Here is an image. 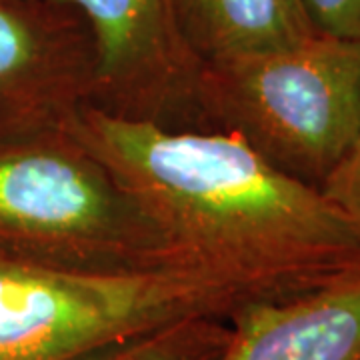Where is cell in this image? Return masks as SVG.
<instances>
[{
    "instance_id": "12",
    "label": "cell",
    "mask_w": 360,
    "mask_h": 360,
    "mask_svg": "<svg viewBox=\"0 0 360 360\" xmlns=\"http://www.w3.org/2000/svg\"><path fill=\"white\" fill-rule=\"evenodd\" d=\"M290 4H292V6H295V11L298 14H300V16H302V18H304V20H307V16H304V13H302V6H300V0H290ZM307 25H309V22H307Z\"/></svg>"
},
{
    "instance_id": "1",
    "label": "cell",
    "mask_w": 360,
    "mask_h": 360,
    "mask_svg": "<svg viewBox=\"0 0 360 360\" xmlns=\"http://www.w3.org/2000/svg\"><path fill=\"white\" fill-rule=\"evenodd\" d=\"M66 129L193 262L252 274L281 296L360 266V220L232 130H176L94 104Z\"/></svg>"
},
{
    "instance_id": "7",
    "label": "cell",
    "mask_w": 360,
    "mask_h": 360,
    "mask_svg": "<svg viewBox=\"0 0 360 360\" xmlns=\"http://www.w3.org/2000/svg\"><path fill=\"white\" fill-rule=\"evenodd\" d=\"M219 360H360V266L300 295L232 312Z\"/></svg>"
},
{
    "instance_id": "9",
    "label": "cell",
    "mask_w": 360,
    "mask_h": 360,
    "mask_svg": "<svg viewBox=\"0 0 360 360\" xmlns=\"http://www.w3.org/2000/svg\"><path fill=\"white\" fill-rule=\"evenodd\" d=\"M229 340V319L191 316L72 360H219Z\"/></svg>"
},
{
    "instance_id": "5",
    "label": "cell",
    "mask_w": 360,
    "mask_h": 360,
    "mask_svg": "<svg viewBox=\"0 0 360 360\" xmlns=\"http://www.w3.org/2000/svg\"><path fill=\"white\" fill-rule=\"evenodd\" d=\"M72 8L94 49L92 104L168 127L196 112L202 60L186 42L172 0H52Z\"/></svg>"
},
{
    "instance_id": "8",
    "label": "cell",
    "mask_w": 360,
    "mask_h": 360,
    "mask_svg": "<svg viewBox=\"0 0 360 360\" xmlns=\"http://www.w3.org/2000/svg\"><path fill=\"white\" fill-rule=\"evenodd\" d=\"M172 6L202 63L276 51L314 34L290 0H172Z\"/></svg>"
},
{
    "instance_id": "10",
    "label": "cell",
    "mask_w": 360,
    "mask_h": 360,
    "mask_svg": "<svg viewBox=\"0 0 360 360\" xmlns=\"http://www.w3.org/2000/svg\"><path fill=\"white\" fill-rule=\"evenodd\" d=\"M300 6L312 32L360 42V0H300Z\"/></svg>"
},
{
    "instance_id": "6",
    "label": "cell",
    "mask_w": 360,
    "mask_h": 360,
    "mask_svg": "<svg viewBox=\"0 0 360 360\" xmlns=\"http://www.w3.org/2000/svg\"><path fill=\"white\" fill-rule=\"evenodd\" d=\"M92 94L84 20L52 0H0V141L63 129Z\"/></svg>"
},
{
    "instance_id": "4",
    "label": "cell",
    "mask_w": 360,
    "mask_h": 360,
    "mask_svg": "<svg viewBox=\"0 0 360 360\" xmlns=\"http://www.w3.org/2000/svg\"><path fill=\"white\" fill-rule=\"evenodd\" d=\"M196 112L321 191L360 134V42L314 32L284 49L205 63Z\"/></svg>"
},
{
    "instance_id": "11",
    "label": "cell",
    "mask_w": 360,
    "mask_h": 360,
    "mask_svg": "<svg viewBox=\"0 0 360 360\" xmlns=\"http://www.w3.org/2000/svg\"><path fill=\"white\" fill-rule=\"evenodd\" d=\"M321 193L350 219L360 220V134L333 172L324 179Z\"/></svg>"
},
{
    "instance_id": "2",
    "label": "cell",
    "mask_w": 360,
    "mask_h": 360,
    "mask_svg": "<svg viewBox=\"0 0 360 360\" xmlns=\"http://www.w3.org/2000/svg\"><path fill=\"white\" fill-rule=\"evenodd\" d=\"M0 258L92 272L200 264L66 127L0 141Z\"/></svg>"
},
{
    "instance_id": "3",
    "label": "cell",
    "mask_w": 360,
    "mask_h": 360,
    "mask_svg": "<svg viewBox=\"0 0 360 360\" xmlns=\"http://www.w3.org/2000/svg\"><path fill=\"white\" fill-rule=\"evenodd\" d=\"M281 298L252 274L194 264L92 272L0 258V360H72L191 316Z\"/></svg>"
}]
</instances>
